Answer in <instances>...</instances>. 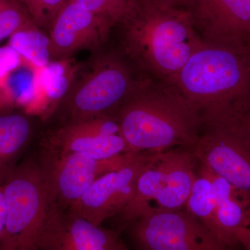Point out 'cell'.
Masks as SVG:
<instances>
[{"label": "cell", "mask_w": 250, "mask_h": 250, "mask_svg": "<svg viewBox=\"0 0 250 250\" xmlns=\"http://www.w3.org/2000/svg\"><path fill=\"white\" fill-rule=\"evenodd\" d=\"M41 147L42 152L81 153L98 160L132 152L120 134L114 115L62 124L45 135Z\"/></svg>", "instance_id": "cell-10"}, {"label": "cell", "mask_w": 250, "mask_h": 250, "mask_svg": "<svg viewBox=\"0 0 250 250\" xmlns=\"http://www.w3.org/2000/svg\"><path fill=\"white\" fill-rule=\"evenodd\" d=\"M132 152L192 148L202 109L173 84L146 77L113 113Z\"/></svg>", "instance_id": "cell-2"}, {"label": "cell", "mask_w": 250, "mask_h": 250, "mask_svg": "<svg viewBox=\"0 0 250 250\" xmlns=\"http://www.w3.org/2000/svg\"><path fill=\"white\" fill-rule=\"evenodd\" d=\"M236 238L239 245H241L245 250H250V227L238 231Z\"/></svg>", "instance_id": "cell-24"}, {"label": "cell", "mask_w": 250, "mask_h": 250, "mask_svg": "<svg viewBox=\"0 0 250 250\" xmlns=\"http://www.w3.org/2000/svg\"><path fill=\"white\" fill-rule=\"evenodd\" d=\"M4 178V176L0 174V241L4 236L7 219V206L3 187Z\"/></svg>", "instance_id": "cell-23"}, {"label": "cell", "mask_w": 250, "mask_h": 250, "mask_svg": "<svg viewBox=\"0 0 250 250\" xmlns=\"http://www.w3.org/2000/svg\"><path fill=\"white\" fill-rule=\"evenodd\" d=\"M161 152H137L124 166L104 174L69 208V211L101 226L131 201L143 171Z\"/></svg>", "instance_id": "cell-9"}, {"label": "cell", "mask_w": 250, "mask_h": 250, "mask_svg": "<svg viewBox=\"0 0 250 250\" xmlns=\"http://www.w3.org/2000/svg\"><path fill=\"white\" fill-rule=\"evenodd\" d=\"M74 79L58 104L64 123L113 115L144 79L136 78L121 57L100 54Z\"/></svg>", "instance_id": "cell-5"}, {"label": "cell", "mask_w": 250, "mask_h": 250, "mask_svg": "<svg viewBox=\"0 0 250 250\" xmlns=\"http://www.w3.org/2000/svg\"><path fill=\"white\" fill-rule=\"evenodd\" d=\"M0 250H11L6 249V248H3V247L0 246Z\"/></svg>", "instance_id": "cell-27"}, {"label": "cell", "mask_w": 250, "mask_h": 250, "mask_svg": "<svg viewBox=\"0 0 250 250\" xmlns=\"http://www.w3.org/2000/svg\"><path fill=\"white\" fill-rule=\"evenodd\" d=\"M171 156L172 149L159 152L143 171L131 201L115 217L120 229L127 228L156 202L165 187Z\"/></svg>", "instance_id": "cell-15"}, {"label": "cell", "mask_w": 250, "mask_h": 250, "mask_svg": "<svg viewBox=\"0 0 250 250\" xmlns=\"http://www.w3.org/2000/svg\"><path fill=\"white\" fill-rule=\"evenodd\" d=\"M36 27L22 5L15 0H0V42L18 31Z\"/></svg>", "instance_id": "cell-20"}, {"label": "cell", "mask_w": 250, "mask_h": 250, "mask_svg": "<svg viewBox=\"0 0 250 250\" xmlns=\"http://www.w3.org/2000/svg\"><path fill=\"white\" fill-rule=\"evenodd\" d=\"M185 209L203 224L219 239L218 227L215 222L213 186L207 168L199 161L196 178L186 204Z\"/></svg>", "instance_id": "cell-18"}, {"label": "cell", "mask_w": 250, "mask_h": 250, "mask_svg": "<svg viewBox=\"0 0 250 250\" xmlns=\"http://www.w3.org/2000/svg\"><path fill=\"white\" fill-rule=\"evenodd\" d=\"M170 84L201 109L241 103L250 96V50L205 43Z\"/></svg>", "instance_id": "cell-3"}, {"label": "cell", "mask_w": 250, "mask_h": 250, "mask_svg": "<svg viewBox=\"0 0 250 250\" xmlns=\"http://www.w3.org/2000/svg\"><path fill=\"white\" fill-rule=\"evenodd\" d=\"M3 187L7 219L0 246L11 250H39L52 205L40 164L23 161L6 174Z\"/></svg>", "instance_id": "cell-6"}, {"label": "cell", "mask_w": 250, "mask_h": 250, "mask_svg": "<svg viewBox=\"0 0 250 250\" xmlns=\"http://www.w3.org/2000/svg\"><path fill=\"white\" fill-rule=\"evenodd\" d=\"M136 153L98 160L81 153L52 154L41 151L39 163L52 205L68 210L95 181L124 166Z\"/></svg>", "instance_id": "cell-8"}, {"label": "cell", "mask_w": 250, "mask_h": 250, "mask_svg": "<svg viewBox=\"0 0 250 250\" xmlns=\"http://www.w3.org/2000/svg\"><path fill=\"white\" fill-rule=\"evenodd\" d=\"M235 106L240 108L244 113L250 123V96L241 103L237 104Z\"/></svg>", "instance_id": "cell-25"}, {"label": "cell", "mask_w": 250, "mask_h": 250, "mask_svg": "<svg viewBox=\"0 0 250 250\" xmlns=\"http://www.w3.org/2000/svg\"><path fill=\"white\" fill-rule=\"evenodd\" d=\"M116 27L125 58L146 77L165 83H172L205 45L187 10L157 0H134Z\"/></svg>", "instance_id": "cell-1"}, {"label": "cell", "mask_w": 250, "mask_h": 250, "mask_svg": "<svg viewBox=\"0 0 250 250\" xmlns=\"http://www.w3.org/2000/svg\"><path fill=\"white\" fill-rule=\"evenodd\" d=\"M49 36L39 27L18 31L9 38V47L34 64L45 67L51 61Z\"/></svg>", "instance_id": "cell-19"}, {"label": "cell", "mask_w": 250, "mask_h": 250, "mask_svg": "<svg viewBox=\"0 0 250 250\" xmlns=\"http://www.w3.org/2000/svg\"><path fill=\"white\" fill-rule=\"evenodd\" d=\"M27 11L39 29L48 31L67 0H15Z\"/></svg>", "instance_id": "cell-22"}, {"label": "cell", "mask_w": 250, "mask_h": 250, "mask_svg": "<svg viewBox=\"0 0 250 250\" xmlns=\"http://www.w3.org/2000/svg\"><path fill=\"white\" fill-rule=\"evenodd\" d=\"M157 1L172 5V6H177V7H184L188 0H157Z\"/></svg>", "instance_id": "cell-26"}, {"label": "cell", "mask_w": 250, "mask_h": 250, "mask_svg": "<svg viewBox=\"0 0 250 250\" xmlns=\"http://www.w3.org/2000/svg\"><path fill=\"white\" fill-rule=\"evenodd\" d=\"M81 7L107 22L112 27L124 17L134 0H72Z\"/></svg>", "instance_id": "cell-21"}, {"label": "cell", "mask_w": 250, "mask_h": 250, "mask_svg": "<svg viewBox=\"0 0 250 250\" xmlns=\"http://www.w3.org/2000/svg\"><path fill=\"white\" fill-rule=\"evenodd\" d=\"M205 166L213 186L219 239L229 248H234L239 245L236 233L250 227V198Z\"/></svg>", "instance_id": "cell-14"}, {"label": "cell", "mask_w": 250, "mask_h": 250, "mask_svg": "<svg viewBox=\"0 0 250 250\" xmlns=\"http://www.w3.org/2000/svg\"><path fill=\"white\" fill-rule=\"evenodd\" d=\"M197 165L198 161L192 148H172L166 186L154 207L170 210L185 208L196 178Z\"/></svg>", "instance_id": "cell-16"}, {"label": "cell", "mask_w": 250, "mask_h": 250, "mask_svg": "<svg viewBox=\"0 0 250 250\" xmlns=\"http://www.w3.org/2000/svg\"><path fill=\"white\" fill-rule=\"evenodd\" d=\"M34 132V122L26 113H0V174L11 170L9 166L27 147Z\"/></svg>", "instance_id": "cell-17"}, {"label": "cell", "mask_w": 250, "mask_h": 250, "mask_svg": "<svg viewBox=\"0 0 250 250\" xmlns=\"http://www.w3.org/2000/svg\"><path fill=\"white\" fill-rule=\"evenodd\" d=\"M192 152L199 162L250 198V123L234 104L202 109V124Z\"/></svg>", "instance_id": "cell-4"}, {"label": "cell", "mask_w": 250, "mask_h": 250, "mask_svg": "<svg viewBox=\"0 0 250 250\" xmlns=\"http://www.w3.org/2000/svg\"><path fill=\"white\" fill-rule=\"evenodd\" d=\"M113 27L72 0L62 6L49 30L51 60H64L104 44Z\"/></svg>", "instance_id": "cell-13"}, {"label": "cell", "mask_w": 250, "mask_h": 250, "mask_svg": "<svg viewBox=\"0 0 250 250\" xmlns=\"http://www.w3.org/2000/svg\"><path fill=\"white\" fill-rule=\"evenodd\" d=\"M183 8L205 44L250 50V0H188Z\"/></svg>", "instance_id": "cell-11"}, {"label": "cell", "mask_w": 250, "mask_h": 250, "mask_svg": "<svg viewBox=\"0 0 250 250\" xmlns=\"http://www.w3.org/2000/svg\"><path fill=\"white\" fill-rule=\"evenodd\" d=\"M136 250H231L185 208L151 207L130 224Z\"/></svg>", "instance_id": "cell-7"}, {"label": "cell", "mask_w": 250, "mask_h": 250, "mask_svg": "<svg viewBox=\"0 0 250 250\" xmlns=\"http://www.w3.org/2000/svg\"><path fill=\"white\" fill-rule=\"evenodd\" d=\"M39 250H128L119 231L51 205Z\"/></svg>", "instance_id": "cell-12"}]
</instances>
